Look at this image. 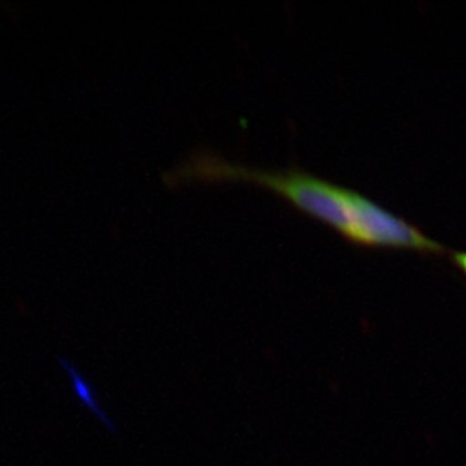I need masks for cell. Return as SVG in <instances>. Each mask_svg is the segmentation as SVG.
Here are the masks:
<instances>
[{"label":"cell","instance_id":"obj_2","mask_svg":"<svg viewBox=\"0 0 466 466\" xmlns=\"http://www.w3.org/2000/svg\"><path fill=\"white\" fill-rule=\"evenodd\" d=\"M57 361L61 364L62 369L66 370V376L70 379L71 388H73V392H75L79 405L84 406L85 410H89V414L97 418L98 421L102 422L103 426L110 433L118 435V427L115 424L114 420L110 418V415L103 410L102 403H100V399H98L97 391H96L93 383L89 382L88 378H85L84 374L76 369L73 362L66 361V358L59 357Z\"/></svg>","mask_w":466,"mask_h":466},{"label":"cell","instance_id":"obj_3","mask_svg":"<svg viewBox=\"0 0 466 466\" xmlns=\"http://www.w3.org/2000/svg\"><path fill=\"white\" fill-rule=\"evenodd\" d=\"M454 259H456V263H458L459 268H462L466 275V254H456V256H454Z\"/></svg>","mask_w":466,"mask_h":466},{"label":"cell","instance_id":"obj_1","mask_svg":"<svg viewBox=\"0 0 466 466\" xmlns=\"http://www.w3.org/2000/svg\"><path fill=\"white\" fill-rule=\"evenodd\" d=\"M176 189L187 183L247 181L281 195L307 215L330 225L349 240L365 247L410 249L418 240L415 227L362 195L299 171H264L229 162L218 151L197 147L162 177Z\"/></svg>","mask_w":466,"mask_h":466}]
</instances>
